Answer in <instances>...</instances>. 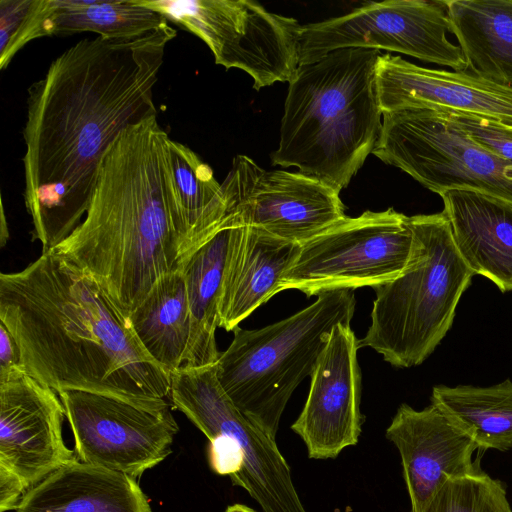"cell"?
<instances>
[{"mask_svg": "<svg viewBox=\"0 0 512 512\" xmlns=\"http://www.w3.org/2000/svg\"><path fill=\"white\" fill-rule=\"evenodd\" d=\"M176 29L80 40L28 89L24 200L42 253L84 219L100 162L127 127L156 116L153 88Z\"/></svg>", "mask_w": 512, "mask_h": 512, "instance_id": "obj_1", "label": "cell"}, {"mask_svg": "<svg viewBox=\"0 0 512 512\" xmlns=\"http://www.w3.org/2000/svg\"><path fill=\"white\" fill-rule=\"evenodd\" d=\"M0 323L25 372L57 393L88 391L150 410L170 408L171 374L145 351L108 292L55 252L0 274Z\"/></svg>", "mask_w": 512, "mask_h": 512, "instance_id": "obj_2", "label": "cell"}, {"mask_svg": "<svg viewBox=\"0 0 512 512\" xmlns=\"http://www.w3.org/2000/svg\"><path fill=\"white\" fill-rule=\"evenodd\" d=\"M170 141L156 116L123 130L100 162L84 219L50 250L90 274L126 316L193 251Z\"/></svg>", "mask_w": 512, "mask_h": 512, "instance_id": "obj_3", "label": "cell"}, {"mask_svg": "<svg viewBox=\"0 0 512 512\" xmlns=\"http://www.w3.org/2000/svg\"><path fill=\"white\" fill-rule=\"evenodd\" d=\"M380 56L344 48L299 65L289 81L273 165L296 167L339 192L348 186L382 129Z\"/></svg>", "mask_w": 512, "mask_h": 512, "instance_id": "obj_4", "label": "cell"}, {"mask_svg": "<svg viewBox=\"0 0 512 512\" xmlns=\"http://www.w3.org/2000/svg\"><path fill=\"white\" fill-rule=\"evenodd\" d=\"M414 252L406 270L374 288L371 323L359 348L399 368L420 365L450 329L473 272L454 244L442 212L408 216Z\"/></svg>", "mask_w": 512, "mask_h": 512, "instance_id": "obj_5", "label": "cell"}, {"mask_svg": "<svg viewBox=\"0 0 512 512\" xmlns=\"http://www.w3.org/2000/svg\"><path fill=\"white\" fill-rule=\"evenodd\" d=\"M355 307L354 290H331L276 323L237 327L215 364L219 384L243 414L276 438L292 393L311 376L333 328L350 324Z\"/></svg>", "mask_w": 512, "mask_h": 512, "instance_id": "obj_6", "label": "cell"}, {"mask_svg": "<svg viewBox=\"0 0 512 512\" xmlns=\"http://www.w3.org/2000/svg\"><path fill=\"white\" fill-rule=\"evenodd\" d=\"M171 401L209 439L213 471L228 475L263 512H307L275 437L234 405L219 384L214 367L181 377Z\"/></svg>", "mask_w": 512, "mask_h": 512, "instance_id": "obj_7", "label": "cell"}, {"mask_svg": "<svg viewBox=\"0 0 512 512\" xmlns=\"http://www.w3.org/2000/svg\"><path fill=\"white\" fill-rule=\"evenodd\" d=\"M203 40L215 63L249 74L256 90L289 82L300 65L302 25L248 0H132Z\"/></svg>", "mask_w": 512, "mask_h": 512, "instance_id": "obj_8", "label": "cell"}, {"mask_svg": "<svg viewBox=\"0 0 512 512\" xmlns=\"http://www.w3.org/2000/svg\"><path fill=\"white\" fill-rule=\"evenodd\" d=\"M372 153L439 195L473 189L512 202V162L480 146L443 112L383 113Z\"/></svg>", "mask_w": 512, "mask_h": 512, "instance_id": "obj_9", "label": "cell"}, {"mask_svg": "<svg viewBox=\"0 0 512 512\" xmlns=\"http://www.w3.org/2000/svg\"><path fill=\"white\" fill-rule=\"evenodd\" d=\"M413 252L408 216L393 208L346 216L300 245L281 291L297 289L311 297L337 289H374L403 273Z\"/></svg>", "mask_w": 512, "mask_h": 512, "instance_id": "obj_10", "label": "cell"}, {"mask_svg": "<svg viewBox=\"0 0 512 512\" xmlns=\"http://www.w3.org/2000/svg\"><path fill=\"white\" fill-rule=\"evenodd\" d=\"M448 0L369 2L347 14L302 25L300 65L344 48L387 50L466 71L459 45L452 43Z\"/></svg>", "mask_w": 512, "mask_h": 512, "instance_id": "obj_11", "label": "cell"}, {"mask_svg": "<svg viewBox=\"0 0 512 512\" xmlns=\"http://www.w3.org/2000/svg\"><path fill=\"white\" fill-rule=\"evenodd\" d=\"M78 460L133 479L161 463L179 428L170 408L155 411L88 391L58 393Z\"/></svg>", "mask_w": 512, "mask_h": 512, "instance_id": "obj_12", "label": "cell"}, {"mask_svg": "<svg viewBox=\"0 0 512 512\" xmlns=\"http://www.w3.org/2000/svg\"><path fill=\"white\" fill-rule=\"evenodd\" d=\"M221 184L240 223L298 245L346 217L336 189L300 172L266 171L244 155Z\"/></svg>", "mask_w": 512, "mask_h": 512, "instance_id": "obj_13", "label": "cell"}, {"mask_svg": "<svg viewBox=\"0 0 512 512\" xmlns=\"http://www.w3.org/2000/svg\"><path fill=\"white\" fill-rule=\"evenodd\" d=\"M358 342L350 324L336 325L310 376L307 400L291 425L309 458H336L358 443L362 422Z\"/></svg>", "mask_w": 512, "mask_h": 512, "instance_id": "obj_14", "label": "cell"}, {"mask_svg": "<svg viewBox=\"0 0 512 512\" xmlns=\"http://www.w3.org/2000/svg\"><path fill=\"white\" fill-rule=\"evenodd\" d=\"M65 417L56 391L25 371L0 381V465L31 488L78 459L64 443Z\"/></svg>", "mask_w": 512, "mask_h": 512, "instance_id": "obj_15", "label": "cell"}, {"mask_svg": "<svg viewBox=\"0 0 512 512\" xmlns=\"http://www.w3.org/2000/svg\"><path fill=\"white\" fill-rule=\"evenodd\" d=\"M386 438L400 454L411 512H422L447 481L482 471L474 440L432 403L422 410L401 404Z\"/></svg>", "mask_w": 512, "mask_h": 512, "instance_id": "obj_16", "label": "cell"}, {"mask_svg": "<svg viewBox=\"0 0 512 512\" xmlns=\"http://www.w3.org/2000/svg\"><path fill=\"white\" fill-rule=\"evenodd\" d=\"M376 81L382 113L425 109L473 114L512 126V86L468 71L431 69L381 54Z\"/></svg>", "mask_w": 512, "mask_h": 512, "instance_id": "obj_17", "label": "cell"}, {"mask_svg": "<svg viewBox=\"0 0 512 512\" xmlns=\"http://www.w3.org/2000/svg\"><path fill=\"white\" fill-rule=\"evenodd\" d=\"M460 256L502 292L512 291V202L473 189L440 194Z\"/></svg>", "mask_w": 512, "mask_h": 512, "instance_id": "obj_18", "label": "cell"}, {"mask_svg": "<svg viewBox=\"0 0 512 512\" xmlns=\"http://www.w3.org/2000/svg\"><path fill=\"white\" fill-rule=\"evenodd\" d=\"M166 18L132 0H32L29 12L7 47L0 51L5 69L28 42L52 35L93 32L126 38L150 32Z\"/></svg>", "mask_w": 512, "mask_h": 512, "instance_id": "obj_19", "label": "cell"}, {"mask_svg": "<svg viewBox=\"0 0 512 512\" xmlns=\"http://www.w3.org/2000/svg\"><path fill=\"white\" fill-rule=\"evenodd\" d=\"M299 248L298 244L239 222L223 282L219 327L234 331L258 307L281 292L282 280Z\"/></svg>", "mask_w": 512, "mask_h": 512, "instance_id": "obj_20", "label": "cell"}, {"mask_svg": "<svg viewBox=\"0 0 512 512\" xmlns=\"http://www.w3.org/2000/svg\"><path fill=\"white\" fill-rule=\"evenodd\" d=\"M15 512H152L135 479L71 461L32 486Z\"/></svg>", "mask_w": 512, "mask_h": 512, "instance_id": "obj_21", "label": "cell"}, {"mask_svg": "<svg viewBox=\"0 0 512 512\" xmlns=\"http://www.w3.org/2000/svg\"><path fill=\"white\" fill-rule=\"evenodd\" d=\"M239 222L232 213L226 222L185 258L184 275L191 331L182 368L215 365L219 307L228 259Z\"/></svg>", "mask_w": 512, "mask_h": 512, "instance_id": "obj_22", "label": "cell"}, {"mask_svg": "<svg viewBox=\"0 0 512 512\" xmlns=\"http://www.w3.org/2000/svg\"><path fill=\"white\" fill-rule=\"evenodd\" d=\"M448 6L466 71L512 86V0H448Z\"/></svg>", "mask_w": 512, "mask_h": 512, "instance_id": "obj_23", "label": "cell"}, {"mask_svg": "<svg viewBox=\"0 0 512 512\" xmlns=\"http://www.w3.org/2000/svg\"><path fill=\"white\" fill-rule=\"evenodd\" d=\"M140 344L170 374L181 369L191 322L182 270L162 276L128 316Z\"/></svg>", "mask_w": 512, "mask_h": 512, "instance_id": "obj_24", "label": "cell"}, {"mask_svg": "<svg viewBox=\"0 0 512 512\" xmlns=\"http://www.w3.org/2000/svg\"><path fill=\"white\" fill-rule=\"evenodd\" d=\"M431 403L467 433L479 450L512 449V381L488 387L434 386Z\"/></svg>", "mask_w": 512, "mask_h": 512, "instance_id": "obj_25", "label": "cell"}, {"mask_svg": "<svg viewBox=\"0 0 512 512\" xmlns=\"http://www.w3.org/2000/svg\"><path fill=\"white\" fill-rule=\"evenodd\" d=\"M422 512H512L505 485L483 470L447 481Z\"/></svg>", "mask_w": 512, "mask_h": 512, "instance_id": "obj_26", "label": "cell"}, {"mask_svg": "<svg viewBox=\"0 0 512 512\" xmlns=\"http://www.w3.org/2000/svg\"><path fill=\"white\" fill-rule=\"evenodd\" d=\"M445 114L480 146L512 162V126L473 114Z\"/></svg>", "mask_w": 512, "mask_h": 512, "instance_id": "obj_27", "label": "cell"}, {"mask_svg": "<svg viewBox=\"0 0 512 512\" xmlns=\"http://www.w3.org/2000/svg\"><path fill=\"white\" fill-rule=\"evenodd\" d=\"M32 0H0V51L4 50L25 20Z\"/></svg>", "mask_w": 512, "mask_h": 512, "instance_id": "obj_28", "label": "cell"}, {"mask_svg": "<svg viewBox=\"0 0 512 512\" xmlns=\"http://www.w3.org/2000/svg\"><path fill=\"white\" fill-rule=\"evenodd\" d=\"M29 489L20 476L0 465V512L15 511Z\"/></svg>", "mask_w": 512, "mask_h": 512, "instance_id": "obj_29", "label": "cell"}, {"mask_svg": "<svg viewBox=\"0 0 512 512\" xmlns=\"http://www.w3.org/2000/svg\"><path fill=\"white\" fill-rule=\"evenodd\" d=\"M20 371L25 370L18 346L11 333L0 323V381Z\"/></svg>", "mask_w": 512, "mask_h": 512, "instance_id": "obj_30", "label": "cell"}, {"mask_svg": "<svg viewBox=\"0 0 512 512\" xmlns=\"http://www.w3.org/2000/svg\"><path fill=\"white\" fill-rule=\"evenodd\" d=\"M9 233H8V228L6 226V221H5V215H4V210H3V206H2V209H1V233H0V244L1 246L3 247L8 239V236Z\"/></svg>", "mask_w": 512, "mask_h": 512, "instance_id": "obj_31", "label": "cell"}, {"mask_svg": "<svg viewBox=\"0 0 512 512\" xmlns=\"http://www.w3.org/2000/svg\"><path fill=\"white\" fill-rule=\"evenodd\" d=\"M225 512H257L254 509L243 504H233L226 508Z\"/></svg>", "mask_w": 512, "mask_h": 512, "instance_id": "obj_32", "label": "cell"}]
</instances>
